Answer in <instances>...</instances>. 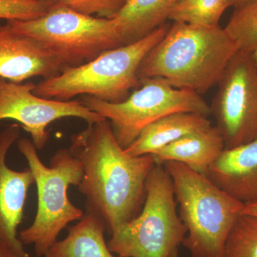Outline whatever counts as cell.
I'll return each mask as SVG.
<instances>
[{"instance_id":"obj_7","label":"cell","mask_w":257,"mask_h":257,"mask_svg":"<svg viewBox=\"0 0 257 257\" xmlns=\"http://www.w3.org/2000/svg\"><path fill=\"white\" fill-rule=\"evenodd\" d=\"M7 23L15 32L41 44L61 61L64 69L122 46L114 19L82 14L57 2L41 18Z\"/></svg>"},{"instance_id":"obj_4","label":"cell","mask_w":257,"mask_h":257,"mask_svg":"<svg viewBox=\"0 0 257 257\" xmlns=\"http://www.w3.org/2000/svg\"><path fill=\"white\" fill-rule=\"evenodd\" d=\"M162 165L172 179L179 216L187 228L182 244L192 257H224L226 239L244 204L183 164L170 161Z\"/></svg>"},{"instance_id":"obj_20","label":"cell","mask_w":257,"mask_h":257,"mask_svg":"<svg viewBox=\"0 0 257 257\" xmlns=\"http://www.w3.org/2000/svg\"><path fill=\"white\" fill-rule=\"evenodd\" d=\"M224 257H257V218L240 214L226 239Z\"/></svg>"},{"instance_id":"obj_2","label":"cell","mask_w":257,"mask_h":257,"mask_svg":"<svg viewBox=\"0 0 257 257\" xmlns=\"http://www.w3.org/2000/svg\"><path fill=\"white\" fill-rule=\"evenodd\" d=\"M238 50L219 25L207 28L174 22L143 59L138 77L159 79L177 89L204 94L217 85Z\"/></svg>"},{"instance_id":"obj_1","label":"cell","mask_w":257,"mask_h":257,"mask_svg":"<svg viewBox=\"0 0 257 257\" xmlns=\"http://www.w3.org/2000/svg\"><path fill=\"white\" fill-rule=\"evenodd\" d=\"M70 140L69 150L82 164L77 189L85 197L86 211L100 218L111 234L140 214L156 162L152 155H127L107 119L87 124Z\"/></svg>"},{"instance_id":"obj_15","label":"cell","mask_w":257,"mask_h":257,"mask_svg":"<svg viewBox=\"0 0 257 257\" xmlns=\"http://www.w3.org/2000/svg\"><path fill=\"white\" fill-rule=\"evenodd\" d=\"M211 126L210 120L204 115L193 112L173 113L145 126L124 151L134 157L153 155L188 134Z\"/></svg>"},{"instance_id":"obj_8","label":"cell","mask_w":257,"mask_h":257,"mask_svg":"<svg viewBox=\"0 0 257 257\" xmlns=\"http://www.w3.org/2000/svg\"><path fill=\"white\" fill-rule=\"evenodd\" d=\"M124 101L111 103L90 96L82 102L110 122L118 143L126 149L147 125L176 112H193L209 116L210 106L201 94L172 87L161 79H144Z\"/></svg>"},{"instance_id":"obj_24","label":"cell","mask_w":257,"mask_h":257,"mask_svg":"<svg viewBox=\"0 0 257 257\" xmlns=\"http://www.w3.org/2000/svg\"><path fill=\"white\" fill-rule=\"evenodd\" d=\"M240 214H245L257 218V202L244 204Z\"/></svg>"},{"instance_id":"obj_27","label":"cell","mask_w":257,"mask_h":257,"mask_svg":"<svg viewBox=\"0 0 257 257\" xmlns=\"http://www.w3.org/2000/svg\"><path fill=\"white\" fill-rule=\"evenodd\" d=\"M37 1L48 2V3H55L56 0H37Z\"/></svg>"},{"instance_id":"obj_25","label":"cell","mask_w":257,"mask_h":257,"mask_svg":"<svg viewBox=\"0 0 257 257\" xmlns=\"http://www.w3.org/2000/svg\"><path fill=\"white\" fill-rule=\"evenodd\" d=\"M250 1L251 0H230V7H233L234 8H239Z\"/></svg>"},{"instance_id":"obj_16","label":"cell","mask_w":257,"mask_h":257,"mask_svg":"<svg viewBox=\"0 0 257 257\" xmlns=\"http://www.w3.org/2000/svg\"><path fill=\"white\" fill-rule=\"evenodd\" d=\"M180 0H126L113 18L117 25L122 45L150 35L166 24Z\"/></svg>"},{"instance_id":"obj_21","label":"cell","mask_w":257,"mask_h":257,"mask_svg":"<svg viewBox=\"0 0 257 257\" xmlns=\"http://www.w3.org/2000/svg\"><path fill=\"white\" fill-rule=\"evenodd\" d=\"M54 3L37 0H0V19L7 21L35 20L46 14Z\"/></svg>"},{"instance_id":"obj_17","label":"cell","mask_w":257,"mask_h":257,"mask_svg":"<svg viewBox=\"0 0 257 257\" xmlns=\"http://www.w3.org/2000/svg\"><path fill=\"white\" fill-rule=\"evenodd\" d=\"M67 230L65 238L56 241L43 257H123L111 252L104 238L105 224L93 213L85 211Z\"/></svg>"},{"instance_id":"obj_5","label":"cell","mask_w":257,"mask_h":257,"mask_svg":"<svg viewBox=\"0 0 257 257\" xmlns=\"http://www.w3.org/2000/svg\"><path fill=\"white\" fill-rule=\"evenodd\" d=\"M19 151L26 159L37 190V209L35 220L19 234L23 244L33 245L36 256H44L69 223L79 221L84 216L68 197L71 185L82 180V164L69 149H60L52 155L50 165L42 163L37 150L28 138L18 141Z\"/></svg>"},{"instance_id":"obj_26","label":"cell","mask_w":257,"mask_h":257,"mask_svg":"<svg viewBox=\"0 0 257 257\" xmlns=\"http://www.w3.org/2000/svg\"><path fill=\"white\" fill-rule=\"evenodd\" d=\"M251 54H252L253 59H254V60L256 61L257 64V47L256 48H255V50H253V52Z\"/></svg>"},{"instance_id":"obj_6","label":"cell","mask_w":257,"mask_h":257,"mask_svg":"<svg viewBox=\"0 0 257 257\" xmlns=\"http://www.w3.org/2000/svg\"><path fill=\"white\" fill-rule=\"evenodd\" d=\"M187 230L177 214L173 184L163 165H157L146 182V198L135 219L111 233V252L123 257H172Z\"/></svg>"},{"instance_id":"obj_9","label":"cell","mask_w":257,"mask_h":257,"mask_svg":"<svg viewBox=\"0 0 257 257\" xmlns=\"http://www.w3.org/2000/svg\"><path fill=\"white\" fill-rule=\"evenodd\" d=\"M210 106L225 149L257 138V64L252 54L238 50L218 83Z\"/></svg>"},{"instance_id":"obj_28","label":"cell","mask_w":257,"mask_h":257,"mask_svg":"<svg viewBox=\"0 0 257 257\" xmlns=\"http://www.w3.org/2000/svg\"><path fill=\"white\" fill-rule=\"evenodd\" d=\"M172 257H179L178 255V252H176L175 254H173V256Z\"/></svg>"},{"instance_id":"obj_22","label":"cell","mask_w":257,"mask_h":257,"mask_svg":"<svg viewBox=\"0 0 257 257\" xmlns=\"http://www.w3.org/2000/svg\"><path fill=\"white\" fill-rule=\"evenodd\" d=\"M82 14L101 18H113L126 0H56Z\"/></svg>"},{"instance_id":"obj_14","label":"cell","mask_w":257,"mask_h":257,"mask_svg":"<svg viewBox=\"0 0 257 257\" xmlns=\"http://www.w3.org/2000/svg\"><path fill=\"white\" fill-rule=\"evenodd\" d=\"M224 149L220 133L216 126H211L188 134L152 155L157 165L174 161L204 175Z\"/></svg>"},{"instance_id":"obj_10","label":"cell","mask_w":257,"mask_h":257,"mask_svg":"<svg viewBox=\"0 0 257 257\" xmlns=\"http://www.w3.org/2000/svg\"><path fill=\"white\" fill-rule=\"evenodd\" d=\"M35 84L15 83L0 77V121L12 119L20 123L31 135L37 150L47 145L51 123L64 117L80 118L87 124L106 119L91 111L82 101L47 99L33 93Z\"/></svg>"},{"instance_id":"obj_23","label":"cell","mask_w":257,"mask_h":257,"mask_svg":"<svg viewBox=\"0 0 257 257\" xmlns=\"http://www.w3.org/2000/svg\"><path fill=\"white\" fill-rule=\"evenodd\" d=\"M0 257H37L32 256L30 253L26 255L21 254L13 250V248L0 242Z\"/></svg>"},{"instance_id":"obj_3","label":"cell","mask_w":257,"mask_h":257,"mask_svg":"<svg viewBox=\"0 0 257 257\" xmlns=\"http://www.w3.org/2000/svg\"><path fill=\"white\" fill-rule=\"evenodd\" d=\"M170 27L165 24L139 41L106 50L82 65L66 68L58 75L35 84L33 93L61 101L85 95L108 102H121L132 89L140 87V64Z\"/></svg>"},{"instance_id":"obj_13","label":"cell","mask_w":257,"mask_h":257,"mask_svg":"<svg viewBox=\"0 0 257 257\" xmlns=\"http://www.w3.org/2000/svg\"><path fill=\"white\" fill-rule=\"evenodd\" d=\"M204 175L242 204L257 202V138L224 149Z\"/></svg>"},{"instance_id":"obj_19","label":"cell","mask_w":257,"mask_h":257,"mask_svg":"<svg viewBox=\"0 0 257 257\" xmlns=\"http://www.w3.org/2000/svg\"><path fill=\"white\" fill-rule=\"evenodd\" d=\"M224 30L238 50L252 53L257 47V0L234 8Z\"/></svg>"},{"instance_id":"obj_11","label":"cell","mask_w":257,"mask_h":257,"mask_svg":"<svg viewBox=\"0 0 257 257\" xmlns=\"http://www.w3.org/2000/svg\"><path fill=\"white\" fill-rule=\"evenodd\" d=\"M20 126L10 125L0 133V242L21 254L28 253L19 239L18 229L24 218L29 189L35 184L30 167L22 171L10 168L7 156L18 140Z\"/></svg>"},{"instance_id":"obj_12","label":"cell","mask_w":257,"mask_h":257,"mask_svg":"<svg viewBox=\"0 0 257 257\" xmlns=\"http://www.w3.org/2000/svg\"><path fill=\"white\" fill-rule=\"evenodd\" d=\"M64 69L61 61L31 37L0 25V77L23 83L32 77L52 78Z\"/></svg>"},{"instance_id":"obj_18","label":"cell","mask_w":257,"mask_h":257,"mask_svg":"<svg viewBox=\"0 0 257 257\" xmlns=\"http://www.w3.org/2000/svg\"><path fill=\"white\" fill-rule=\"evenodd\" d=\"M228 8L230 0H180L169 20L213 28L219 26L221 15Z\"/></svg>"}]
</instances>
